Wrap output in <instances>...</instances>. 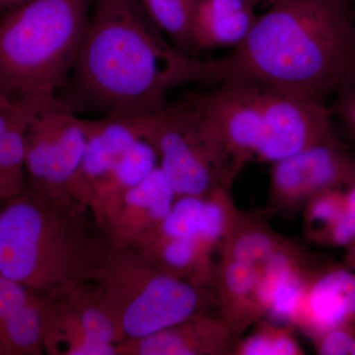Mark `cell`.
I'll use <instances>...</instances> for the list:
<instances>
[{"instance_id": "6da1fadb", "label": "cell", "mask_w": 355, "mask_h": 355, "mask_svg": "<svg viewBox=\"0 0 355 355\" xmlns=\"http://www.w3.org/2000/svg\"><path fill=\"white\" fill-rule=\"evenodd\" d=\"M354 64L352 3L275 0L228 55L198 60V85L254 83L324 104Z\"/></svg>"}, {"instance_id": "7a4b0ae2", "label": "cell", "mask_w": 355, "mask_h": 355, "mask_svg": "<svg viewBox=\"0 0 355 355\" xmlns=\"http://www.w3.org/2000/svg\"><path fill=\"white\" fill-rule=\"evenodd\" d=\"M196 58L166 41L139 0H93L78 57L58 103L74 113L151 116L164 108L172 89L193 84Z\"/></svg>"}, {"instance_id": "3957f363", "label": "cell", "mask_w": 355, "mask_h": 355, "mask_svg": "<svg viewBox=\"0 0 355 355\" xmlns=\"http://www.w3.org/2000/svg\"><path fill=\"white\" fill-rule=\"evenodd\" d=\"M111 249L83 203L30 186L0 203V273L43 295L96 282Z\"/></svg>"}, {"instance_id": "277c9868", "label": "cell", "mask_w": 355, "mask_h": 355, "mask_svg": "<svg viewBox=\"0 0 355 355\" xmlns=\"http://www.w3.org/2000/svg\"><path fill=\"white\" fill-rule=\"evenodd\" d=\"M93 0H31L0 19V90L12 102L55 106L83 44Z\"/></svg>"}, {"instance_id": "5b68a950", "label": "cell", "mask_w": 355, "mask_h": 355, "mask_svg": "<svg viewBox=\"0 0 355 355\" xmlns=\"http://www.w3.org/2000/svg\"><path fill=\"white\" fill-rule=\"evenodd\" d=\"M94 284L119 343L153 335L217 307L212 287L174 279L130 246L112 247Z\"/></svg>"}, {"instance_id": "8992f818", "label": "cell", "mask_w": 355, "mask_h": 355, "mask_svg": "<svg viewBox=\"0 0 355 355\" xmlns=\"http://www.w3.org/2000/svg\"><path fill=\"white\" fill-rule=\"evenodd\" d=\"M139 121L176 198L205 197L219 186L231 190L237 177L221 137L188 95Z\"/></svg>"}, {"instance_id": "52a82bcc", "label": "cell", "mask_w": 355, "mask_h": 355, "mask_svg": "<svg viewBox=\"0 0 355 355\" xmlns=\"http://www.w3.org/2000/svg\"><path fill=\"white\" fill-rule=\"evenodd\" d=\"M86 142L85 120L74 112L60 105L37 110L26 135L28 186L51 197L76 200L69 187L83 160Z\"/></svg>"}, {"instance_id": "ba28073f", "label": "cell", "mask_w": 355, "mask_h": 355, "mask_svg": "<svg viewBox=\"0 0 355 355\" xmlns=\"http://www.w3.org/2000/svg\"><path fill=\"white\" fill-rule=\"evenodd\" d=\"M265 214L293 218L311 198L355 183V156L340 139L324 142L272 163Z\"/></svg>"}, {"instance_id": "9c48e42d", "label": "cell", "mask_w": 355, "mask_h": 355, "mask_svg": "<svg viewBox=\"0 0 355 355\" xmlns=\"http://www.w3.org/2000/svg\"><path fill=\"white\" fill-rule=\"evenodd\" d=\"M44 349L51 355H116L118 333L94 282L46 296Z\"/></svg>"}, {"instance_id": "30bf717a", "label": "cell", "mask_w": 355, "mask_h": 355, "mask_svg": "<svg viewBox=\"0 0 355 355\" xmlns=\"http://www.w3.org/2000/svg\"><path fill=\"white\" fill-rule=\"evenodd\" d=\"M209 89L187 95L216 128L238 177L256 157L265 135L263 86L226 83Z\"/></svg>"}, {"instance_id": "8fae6325", "label": "cell", "mask_w": 355, "mask_h": 355, "mask_svg": "<svg viewBox=\"0 0 355 355\" xmlns=\"http://www.w3.org/2000/svg\"><path fill=\"white\" fill-rule=\"evenodd\" d=\"M277 318L309 338L340 324H355V270L321 261L306 275Z\"/></svg>"}, {"instance_id": "7c38bea8", "label": "cell", "mask_w": 355, "mask_h": 355, "mask_svg": "<svg viewBox=\"0 0 355 355\" xmlns=\"http://www.w3.org/2000/svg\"><path fill=\"white\" fill-rule=\"evenodd\" d=\"M265 135L257 153L260 162L275 163L310 147L338 139L330 109L263 86Z\"/></svg>"}, {"instance_id": "4fadbf2b", "label": "cell", "mask_w": 355, "mask_h": 355, "mask_svg": "<svg viewBox=\"0 0 355 355\" xmlns=\"http://www.w3.org/2000/svg\"><path fill=\"white\" fill-rule=\"evenodd\" d=\"M198 312L181 323L116 345V355H233L236 336L220 314Z\"/></svg>"}, {"instance_id": "5bb4252c", "label": "cell", "mask_w": 355, "mask_h": 355, "mask_svg": "<svg viewBox=\"0 0 355 355\" xmlns=\"http://www.w3.org/2000/svg\"><path fill=\"white\" fill-rule=\"evenodd\" d=\"M85 151L69 193L73 200L86 205L92 184L105 176L144 137V133L139 118L121 114H107L98 121L85 120Z\"/></svg>"}, {"instance_id": "9a60e30c", "label": "cell", "mask_w": 355, "mask_h": 355, "mask_svg": "<svg viewBox=\"0 0 355 355\" xmlns=\"http://www.w3.org/2000/svg\"><path fill=\"white\" fill-rule=\"evenodd\" d=\"M46 304V295L0 273V355L43 354Z\"/></svg>"}, {"instance_id": "2e32d148", "label": "cell", "mask_w": 355, "mask_h": 355, "mask_svg": "<svg viewBox=\"0 0 355 355\" xmlns=\"http://www.w3.org/2000/svg\"><path fill=\"white\" fill-rule=\"evenodd\" d=\"M175 200L171 184L158 165L123 196L106 229L112 247L132 246L168 216Z\"/></svg>"}, {"instance_id": "e0dca14e", "label": "cell", "mask_w": 355, "mask_h": 355, "mask_svg": "<svg viewBox=\"0 0 355 355\" xmlns=\"http://www.w3.org/2000/svg\"><path fill=\"white\" fill-rule=\"evenodd\" d=\"M191 36L196 53L236 48L246 39L259 15L261 0H191Z\"/></svg>"}, {"instance_id": "ac0fdd59", "label": "cell", "mask_w": 355, "mask_h": 355, "mask_svg": "<svg viewBox=\"0 0 355 355\" xmlns=\"http://www.w3.org/2000/svg\"><path fill=\"white\" fill-rule=\"evenodd\" d=\"M212 288L219 314L238 338L266 316L259 275L252 266L221 256Z\"/></svg>"}, {"instance_id": "d6986e66", "label": "cell", "mask_w": 355, "mask_h": 355, "mask_svg": "<svg viewBox=\"0 0 355 355\" xmlns=\"http://www.w3.org/2000/svg\"><path fill=\"white\" fill-rule=\"evenodd\" d=\"M158 162L155 148L142 137L105 176L92 184L86 198V205L105 231L123 196L146 179L157 167Z\"/></svg>"}, {"instance_id": "ffe728a7", "label": "cell", "mask_w": 355, "mask_h": 355, "mask_svg": "<svg viewBox=\"0 0 355 355\" xmlns=\"http://www.w3.org/2000/svg\"><path fill=\"white\" fill-rule=\"evenodd\" d=\"M130 247L174 279L198 286H214L216 272L214 253L198 243L170 237L151 229Z\"/></svg>"}, {"instance_id": "44dd1931", "label": "cell", "mask_w": 355, "mask_h": 355, "mask_svg": "<svg viewBox=\"0 0 355 355\" xmlns=\"http://www.w3.org/2000/svg\"><path fill=\"white\" fill-rule=\"evenodd\" d=\"M37 108L14 102L0 110V200L20 195L28 186L26 175V135Z\"/></svg>"}, {"instance_id": "7402d4cb", "label": "cell", "mask_w": 355, "mask_h": 355, "mask_svg": "<svg viewBox=\"0 0 355 355\" xmlns=\"http://www.w3.org/2000/svg\"><path fill=\"white\" fill-rule=\"evenodd\" d=\"M287 241L288 238L273 230L263 210L238 209L219 249L221 256L246 263L258 272Z\"/></svg>"}, {"instance_id": "603a6c76", "label": "cell", "mask_w": 355, "mask_h": 355, "mask_svg": "<svg viewBox=\"0 0 355 355\" xmlns=\"http://www.w3.org/2000/svg\"><path fill=\"white\" fill-rule=\"evenodd\" d=\"M139 1L154 24L168 37L178 51L191 57H197L191 36V0Z\"/></svg>"}, {"instance_id": "cb8c5ba5", "label": "cell", "mask_w": 355, "mask_h": 355, "mask_svg": "<svg viewBox=\"0 0 355 355\" xmlns=\"http://www.w3.org/2000/svg\"><path fill=\"white\" fill-rule=\"evenodd\" d=\"M345 209V189H331L311 198L303 209L306 238L316 244L329 246Z\"/></svg>"}, {"instance_id": "d4e9b609", "label": "cell", "mask_w": 355, "mask_h": 355, "mask_svg": "<svg viewBox=\"0 0 355 355\" xmlns=\"http://www.w3.org/2000/svg\"><path fill=\"white\" fill-rule=\"evenodd\" d=\"M291 324H277L266 319L257 322L251 335L238 338L233 355H303Z\"/></svg>"}, {"instance_id": "484cf974", "label": "cell", "mask_w": 355, "mask_h": 355, "mask_svg": "<svg viewBox=\"0 0 355 355\" xmlns=\"http://www.w3.org/2000/svg\"><path fill=\"white\" fill-rule=\"evenodd\" d=\"M331 116H335L342 125L347 139L355 146V64L342 83L336 88Z\"/></svg>"}, {"instance_id": "4316f807", "label": "cell", "mask_w": 355, "mask_h": 355, "mask_svg": "<svg viewBox=\"0 0 355 355\" xmlns=\"http://www.w3.org/2000/svg\"><path fill=\"white\" fill-rule=\"evenodd\" d=\"M310 340L317 354L355 355V324H340Z\"/></svg>"}, {"instance_id": "83f0119b", "label": "cell", "mask_w": 355, "mask_h": 355, "mask_svg": "<svg viewBox=\"0 0 355 355\" xmlns=\"http://www.w3.org/2000/svg\"><path fill=\"white\" fill-rule=\"evenodd\" d=\"M355 243V183L345 189V214L331 236L329 246L349 247Z\"/></svg>"}, {"instance_id": "f1b7e54d", "label": "cell", "mask_w": 355, "mask_h": 355, "mask_svg": "<svg viewBox=\"0 0 355 355\" xmlns=\"http://www.w3.org/2000/svg\"><path fill=\"white\" fill-rule=\"evenodd\" d=\"M345 259L343 265L355 270V243L345 249Z\"/></svg>"}, {"instance_id": "f546056e", "label": "cell", "mask_w": 355, "mask_h": 355, "mask_svg": "<svg viewBox=\"0 0 355 355\" xmlns=\"http://www.w3.org/2000/svg\"><path fill=\"white\" fill-rule=\"evenodd\" d=\"M29 1H31V0H0V13L6 12L10 9L22 6V4Z\"/></svg>"}, {"instance_id": "4dcf8cb0", "label": "cell", "mask_w": 355, "mask_h": 355, "mask_svg": "<svg viewBox=\"0 0 355 355\" xmlns=\"http://www.w3.org/2000/svg\"><path fill=\"white\" fill-rule=\"evenodd\" d=\"M14 102L11 101V100L0 90V110L9 108V107L12 106Z\"/></svg>"}, {"instance_id": "1f68e13d", "label": "cell", "mask_w": 355, "mask_h": 355, "mask_svg": "<svg viewBox=\"0 0 355 355\" xmlns=\"http://www.w3.org/2000/svg\"><path fill=\"white\" fill-rule=\"evenodd\" d=\"M261 4H263V6L268 7L270 6V4H272L275 0H261Z\"/></svg>"}, {"instance_id": "d6a6232c", "label": "cell", "mask_w": 355, "mask_h": 355, "mask_svg": "<svg viewBox=\"0 0 355 355\" xmlns=\"http://www.w3.org/2000/svg\"><path fill=\"white\" fill-rule=\"evenodd\" d=\"M345 1L349 2V3L354 4L355 0H345Z\"/></svg>"}, {"instance_id": "836d02e7", "label": "cell", "mask_w": 355, "mask_h": 355, "mask_svg": "<svg viewBox=\"0 0 355 355\" xmlns=\"http://www.w3.org/2000/svg\"><path fill=\"white\" fill-rule=\"evenodd\" d=\"M352 6H354V15H355V3L352 4Z\"/></svg>"}, {"instance_id": "e575fe53", "label": "cell", "mask_w": 355, "mask_h": 355, "mask_svg": "<svg viewBox=\"0 0 355 355\" xmlns=\"http://www.w3.org/2000/svg\"><path fill=\"white\" fill-rule=\"evenodd\" d=\"M1 202H2L1 200H0V203H1Z\"/></svg>"}]
</instances>
